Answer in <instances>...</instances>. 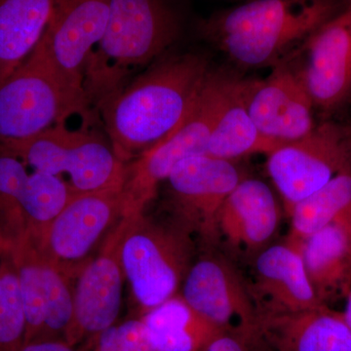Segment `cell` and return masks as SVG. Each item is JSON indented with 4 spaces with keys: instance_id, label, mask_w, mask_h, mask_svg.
<instances>
[{
    "instance_id": "6da1fadb",
    "label": "cell",
    "mask_w": 351,
    "mask_h": 351,
    "mask_svg": "<svg viewBox=\"0 0 351 351\" xmlns=\"http://www.w3.org/2000/svg\"><path fill=\"white\" fill-rule=\"evenodd\" d=\"M210 71L201 55L167 57L104 101L99 110L119 160L130 162L176 130Z\"/></svg>"
},
{
    "instance_id": "f1b7e54d",
    "label": "cell",
    "mask_w": 351,
    "mask_h": 351,
    "mask_svg": "<svg viewBox=\"0 0 351 351\" xmlns=\"http://www.w3.org/2000/svg\"><path fill=\"white\" fill-rule=\"evenodd\" d=\"M205 351H257L241 332H225L211 341Z\"/></svg>"
},
{
    "instance_id": "5bb4252c",
    "label": "cell",
    "mask_w": 351,
    "mask_h": 351,
    "mask_svg": "<svg viewBox=\"0 0 351 351\" xmlns=\"http://www.w3.org/2000/svg\"><path fill=\"white\" fill-rule=\"evenodd\" d=\"M241 87L249 114L265 137L283 145L316 126L313 101L288 62L272 66L263 80H242Z\"/></svg>"
},
{
    "instance_id": "3957f363",
    "label": "cell",
    "mask_w": 351,
    "mask_h": 351,
    "mask_svg": "<svg viewBox=\"0 0 351 351\" xmlns=\"http://www.w3.org/2000/svg\"><path fill=\"white\" fill-rule=\"evenodd\" d=\"M179 34V21L165 0H110L107 29L85 64L89 107L117 93L134 69L165 52Z\"/></svg>"
},
{
    "instance_id": "83f0119b",
    "label": "cell",
    "mask_w": 351,
    "mask_h": 351,
    "mask_svg": "<svg viewBox=\"0 0 351 351\" xmlns=\"http://www.w3.org/2000/svg\"><path fill=\"white\" fill-rule=\"evenodd\" d=\"M80 351H154L142 318L112 325Z\"/></svg>"
},
{
    "instance_id": "8992f818",
    "label": "cell",
    "mask_w": 351,
    "mask_h": 351,
    "mask_svg": "<svg viewBox=\"0 0 351 351\" xmlns=\"http://www.w3.org/2000/svg\"><path fill=\"white\" fill-rule=\"evenodd\" d=\"M88 108L86 101L64 84L39 41L0 85V144L34 137L73 114L86 117Z\"/></svg>"
},
{
    "instance_id": "277c9868",
    "label": "cell",
    "mask_w": 351,
    "mask_h": 351,
    "mask_svg": "<svg viewBox=\"0 0 351 351\" xmlns=\"http://www.w3.org/2000/svg\"><path fill=\"white\" fill-rule=\"evenodd\" d=\"M119 226L122 269L145 313L177 295L191 267V237L174 223H154L145 213L124 217Z\"/></svg>"
},
{
    "instance_id": "7402d4cb",
    "label": "cell",
    "mask_w": 351,
    "mask_h": 351,
    "mask_svg": "<svg viewBox=\"0 0 351 351\" xmlns=\"http://www.w3.org/2000/svg\"><path fill=\"white\" fill-rule=\"evenodd\" d=\"M56 0H0V85L36 49Z\"/></svg>"
},
{
    "instance_id": "4316f807",
    "label": "cell",
    "mask_w": 351,
    "mask_h": 351,
    "mask_svg": "<svg viewBox=\"0 0 351 351\" xmlns=\"http://www.w3.org/2000/svg\"><path fill=\"white\" fill-rule=\"evenodd\" d=\"M25 317L15 263L0 256V351H21L25 346Z\"/></svg>"
},
{
    "instance_id": "52a82bcc",
    "label": "cell",
    "mask_w": 351,
    "mask_h": 351,
    "mask_svg": "<svg viewBox=\"0 0 351 351\" xmlns=\"http://www.w3.org/2000/svg\"><path fill=\"white\" fill-rule=\"evenodd\" d=\"M0 149L38 172L68 175L75 193L123 186L126 164L105 141L84 128L69 130L66 124H57L34 137L2 143Z\"/></svg>"
},
{
    "instance_id": "d6986e66",
    "label": "cell",
    "mask_w": 351,
    "mask_h": 351,
    "mask_svg": "<svg viewBox=\"0 0 351 351\" xmlns=\"http://www.w3.org/2000/svg\"><path fill=\"white\" fill-rule=\"evenodd\" d=\"M247 285L258 313H292L326 306L316 297L301 249L290 242L258 252Z\"/></svg>"
},
{
    "instance_id": "9a60e30c",
    "label": "cell",
    "mask_w": 351,
    "mask_h": 351,
    "mask_svg": "<svg viewBox=\"0 0 351 351\" xmlns=\"http://www.w3.org/2000/svg\"><path fill=\"white\" fill-rule=\"evenodd\" d=\"M121 221V219H120ZM119 223L73 284V313L66 341L75 346L115 324L125 281L119 256Z\"/></svg>"
},
{
    "instance_id": "cb8c5ba5",
    "label": "cell",
    "mask_w": 351,
    "mask_h": 351,
    "mask_svg": "<svg viewBox=\"0 0 351 351\" xmlns=\"http://www.w3.org/2000/svg\"><path fill=\"white\" fill-rule=\"evenodd\" d=\"M351 207V168L343 171L331 181L293 207L289 241L301 249L314 233L330 225Z\"/></svg>"
},
{
    "instance_id": "8fae6325",
    "label": "cell",
    "mask_w": 351,
    "mask_h": 351,
    "mask_svg": "<svg viewBox=\"0 0 351 351\" xmlns=\"http://www.w3.org/2000/svg\"><path fill=\"white\" fill-rule=\"evenodd\" d=\"M286 62L301 78L314 108L331 113L343 107L351 97V1Z\"/></svg>"
},
{
    "instance_id": "e0dca14e",
    "label": "cell",
    "mask_w": 351,
    "mask_h": 351,
    "mask_svg": "<svg viewBox=\"0 0 351 351\" xmlns=\"http://www.w3.org/2000/svg\"><path fill=\"white\" fill-rule=\"evenodd\" d=\"M245 336L257 351H351L343 313L321 306L292 313H258Z\"/></svg>"
},
{
    "instance_id": "5b68a950",
    "label": "cell",
    "mask_w": 351,
    "mask_h": 351,
    "mask_svg": "<svg viewBox=\"0 0 351 351\" xmlns=\"http://www.w3.org/2000/svg\"><path fill=\"white\" fill-rule=\"evenodd\" d=\"M230 75L210 71L202 89L182 123L162 142L126 163L122 186L123 218L145 213L157 189L180 162L207 156L215 119Z\"/></svg>"
},
{
    "instance_id": "7a4b0ae2",
    "label": "cell",
    "mask_w": 351,
    "mask_h": 351,
    "mask_svg": "<svg viewBox=\"0 0 351 351\" xmlns=\"http://www.w3.org/2000/svg\"><path fill=\"white\" fill-rule=\"evenodd\" d=\"M339 10L338 0H249L212 16L201 32L233 64L272 68Z\"/></svg>"
},
{
    "instance_id": "30bf717a",
    "label": "cell",
    "mask_w": 351,
    "mask_h": 351,
    "mask_svg": "<svg viewBox=\"0 0 351 351\" xmlns=\"http://www.w3.org/2000/svg\"><path fill=\"white\" fill-rule=\"evenodd\" d=\"M244 178L233 161L209 156L184 159L166 180L173 223L189 237L213 244L219 208Z\"/></svg>"
},
{
    "instance_id": "f546056e",
    "label": "cell",
    "mask_w": 351,
    "mask_h": 351,
    "mask_svg": "<svg viewBox=\"0 0 351 351\" xmlns=\"http://www.w3.org/2000/svg\"><path fill=\"white\" fill-rule=\"evenodd\" d=\"M21 351H80L63 341H43L25 343Z\"/></svg>"
},
{
    "instance_id": "ac0fdd59",
    "label": "cell",
    "mask_w": 351,
    "mask_h": 351,
    "mask_svg": "<svg viewBox=\"0 0 351 351\" xmlns=\"http://www.w3.org/2000/svg\"><path fill=\"white\" fill-rule=\"evenodd\" d=\"M280 206L265 182L244 178L219 208L213 243L232 254H252L265 248L280 221Z\"/></svg>"
},
{
    "instance_id": "4dcf8cb0",
    "label": "cell",
    "mask_w": 351,
    "mask_h": 351,
    "mask_svg": "<svg viewBox=\"0 0 351 351\" xmlns=\"http://www.w3.org/2000/svg\"><path fill=\"white\" fill-rule=\"evenodd\" d=\"M343 318H345L346 324L351 329V290L348 298H346V306L345 311L343 313Z\"/></svg>"
},
{
    "instance_id": "4fadbf2b",
    "label": "cell",
    "mask_w": 351,
    "mask_h": 351,
    "mask_svg": "<svg viewBox=\"0 0 351 351\" xmlns=\"http://www.w3.org/2000/svg\"><path fill=\"white\" fill-rule=\"evenodd\" d=\"M110 7V0H56L40 39L64 84L86 103L85 64L105 34Z\"/></svg>"
},
{
    "instance_id": "2e32d148",
    "label": "cell",
    "mask_w": 351,
    "mask_h": 351,
    "mask_svg": "<svg viewBox=\"0 0 351 351\" xmlns=\"http://www.w3.org/2000/svg\"><path fill=\"white\" fill-rule=\"evenodd\" d=\"M181 295L196 313L226 332L245 334L257 317L246 281L221 256H205L191 265Z\"/></svg>"
},
{
    "instance_id": "603a6c76",
    "label": "cell",
    "mask_w": 351,
    "mask_h": 351,
    "mask_svg": "<svg viewBox=\"0 0 351 351\" xmlns=\"http://www.w3.org/2000/svg\"><path fill=\"white\" fill-rule=\"evenodd\" d=\"M154 351H205L225 332L176 295L142 316Z\"/></svg>"
},
{
    "instance_id": "44dd1931",
    "label": "cell",
    "mask_w": 351,
    "mask_h": 351,
    "mask_svg": "<svg viewBox=\"0 0 351 351\" xmlns=\"http://www.w3.org/2000/svg\"><path fill=\"white\" fill-rule=\"evenodd\" d=\"M241 80L232 75L228 78L215 119L207 156L233 161L254 154L267 156L281 145L265 137L254 123L245 104Z\"/></svg>"
},
{
    "instance_id": "9c48e42d",
    "label": "cell",
    "mask_w": 351,
    "mask_h": 351,
    "mask_svg": "<svg viewBox=\"0 0 351 351\" xmlns=\"http://www.w3.org/2000/svg\"><path fill=\"white\" fill-rule=\"evenodd\" d=\"M267 168L289 215L298 202L351 168V127L316 124L307 135L267 154Z\"/></svg>"
},
{
    "instance_id": "7c38bea8",
    "label": "cell",
    "mask_w": 351,
    "mask_h": 351,
    "mask_svg": "<svg viewBox=\"0 0 351 351\" xmlns=\"http://www.w3.org/2000/svg\"><path fill=\"white\" fill-rule=\"evenodd\" d=\"M10 255L25 311V345L66 341L73 320L75 281L52 265L29 240Z\"/></svg>"
},
{
    "instance_id": "ba28073f",
    "label": "cell",
    "mask_w": 351,
    "mask_h": 351,
    "mask_svg": "<svg viewBox=\"0 0 351 351\" xmlns=\"http://www.w3.org/2000/svg\"><path fill=\"white\" fill-rule=\"evenodd\" d=\"M122 218V188L75 193L40 239L32 242L75 281Z\"/></svg>"
},
{
    "instance_id": "1f68e13d",
    "label": "cell",
    "mask_w": 351,
    "mask_h": 351,
    "mask_svg": "<svg viewBox=\"0 0 351 351\" xmlns=\"http://www.w3.org/2000/svg\"><path fill=\"white\" fill-rule=\"evenodd\" d=\"M348 1H351V0H348Z\"/></svg>"
},
{
    "instance_id": "ffe728a7",
    "label": "cell",
    "mask_w": 351,
    "mask_h": 351,
    "mask_svg": "<svg viewBox=\"0 0 351 351\" xmlns=\"http://www.w3.org/2000/svg\"><path fill=\"white\" fill-rule=\"evenodd\" d=\"M307 276L323 304L351 290V207L301 246Z\"/></svg>"
},
{
    "instance_id": "d4e9b609",
    "label": "cell",
    "mask_w": 351,
    "mask_h": 351,
    "mask_svg": "<svg viewBox=\"0 0 351 351\" xmlns=\"http://www.w3.org/2000/svg\"><path fill=\"white\" fill-rule=\"evenodd\" d=\"M29 175L20 158L0 149V256L27 240L22 195Z\"/></svg>"
},
{
    "instance_id": "484cf974",
    "label": "cell",
    "mask_w": 351,
    "mask_h": 351,
    "mask_svg": "<svg viewBox=\"0 0 351 351\" xmlns=\"http://www.w3.org/2000/svg\"><path fill=\"white\" fill-rule=\"evenodd\" d=\"M73 195L69 182L62 177L38 171L29 174L22 195L27 240L34 242L40 239Z\"/></svg>"
}]
</instances>
